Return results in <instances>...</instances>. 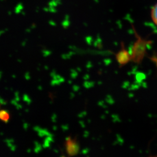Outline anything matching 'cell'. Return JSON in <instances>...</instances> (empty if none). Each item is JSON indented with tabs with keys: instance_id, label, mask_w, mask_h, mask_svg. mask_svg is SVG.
Returning a JSON list of instances; mask_svg holds the SVG:
<instances>
[{
	"instance_id": "1",
	"label": "cell",
	"mask_w": 157,
	"mask_h": 157,
	"mask_svg": "<svg viewBox=\"0 0 157 157\" xmlns=\"http://www.w3.org/2000/svg\"><path fill=\"white\" fill-rule=\"evenodd\" d=\"M148 41L141 38L137 35V40L135 41L130 51L131 61L136 63H140L145 56Z\"/></svg>"
},
{
	"instance_id": "2",
	"label": "cell",
	"mask_w": 157,
	"mask_h": 157,
	"mask_svg": "<svg viewBox=\"0 0 157 157\" xmlns=\"http://www.w3.org/2000/svg\"><path fill=\"white\" fill-rule=\"evenodd\" d=\"M65 151L67 155L70 157L76 156L80 151V146L76 139L71 136L67 137L65 142Z\"/></svg>"
},
{
	"instance_id": "3",
	"label": "cell",
	"mask_w": 157,
	"mask_h": 157,
	"mask_svg": "<svg viewBox=\"0 0 157 157\" xmlns=\"http://www.w3.org/2000/svg\"><path fill=\"white\" fill-rule=\"evenodd\" d=\"M116 60L120 67H124L131 61L130 52L126 49L125 45L122 43L121 48L116 54Z\"/></svg>"
},
{
	"instance_id": "4",
	"label": "cell",
	"mask_w": 157,
	"mask_h": 157,
	"mask_svg": "<svg viewBox=\"0 0 157 157\" xmlns=\"http://www.w3.org/2000/svg\"><path fill=\"white\" fill-rule=\"evenodd\" d=\"M10 118V115L8 112L5 110L0 111V120L4 122H8Z\"/></svg>"
},
{
	"instance_id": "5",
	"label": "cell",
	"mask_w": 157,
	"mask_h": 157,
	"mask_svg": "<svg viewBox=\"0 0 157 157\" xmlns=\"http://www.w3.org/2000/svg\"><path fill=\"white\" fill-rule=\"evenodd\" d=\"M151 15V19L153 22L157 26V3L152 7Z\"/></svg>"
},
{
	"instance_id": "6",
	"label": "cell",
	"mask_w": 157,
	"mask_h": 157,
	"mask_svg": "<svg viewBox=\"0 0 157 157\" xmlns=\"http://www.w3.org/2000/svg\"><path fill=\"white\" fill-rule=\"evenodd\" d=\"M153 60L155 62V63H156V65H157V56H155V58H153Z\"/></svg>"
}]
</instances>
